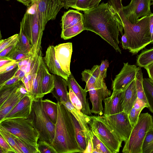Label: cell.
<instances>
[{
  "label": "cell",
  "mask_w": 153,
  "mask_h": 153,
  "mask_svg": "<svg viewBox=\"0 0 153 153\" xmlns=\"http://www.w3.org/2000/svg\"><path fill=\"white\" fill-rule=\"evenodd\" d=\"M0 127L38 148L39 134L34 127L33 120L30 116L27 118H14L3 120L0 122Z\"/></svg>",
  "instance_id": "5b68a950"
},
{
  "label": "cell",
  "mask_w": 153,
  "mask_h": 153,
  "mask_svg": "<svg viewBox=\"0 0 153 153\" xmlns=\"http://www.w3.org/2000/svg\"><path fill=\"white\" fill-rule=\"evenodd\" d=\"M143 79L142 70L139 67L136 73L135 79L137 98L148 105L143 85Z\"/></svg>",
  "instance_id": "1f68e13d"
},
{
  "label": "cell",
  "mask_w": 153,
  "mask_h": 153,
  "mask_svg": "<svg viewBox=\"0 0 153 153\" xmlns=\"http://www.w3.org/2000/svg\"><path fill=\"white\" fill-rule=\"evenodd\" d=\"M18 62L14 61L0 68V74L10 71L18 66Z\"/></svg>",
  "instance_id": "c3c4849f"
},
{
  "label": "cell",
  "mask_w": 153,
  "mask_h": 153,
  "mask_svg": "<svg viewBox=\"0 0 153 153\" xmlns=\"http://www.w3.org/2000/svg\"><path fill=\"white\" fill-rule=\"evenodd\" d=\"M61 2L64 4V7L68 9L69 7L74 9L75 0H61Z\"/></svg>",
  "instance_id": "db71d44e"
},
{
  "label": "cell",
  "mask_w": 153,
  "mask_h": 153,
  "mask_svg": "<svg viewBox=\"0 0 153 153\" xmlns=\"http://www.w3.org/2000/svg\"><path fill=\"white\" fill-rule=\"evenodd\" d=\"M37 11L41 25L44 30L47 22L55 19L64 7L61 0H36Z\"/></svg>",
  "instance_id": "8fae6325"
},
{
  "label": "cell",
  "mask_w": 153,
  "mask_h": 153,
  "mask_svg": "<svg viewBox=\"0 0 153 153\" xmlns=\"http://www.w3.org/2000/svg\"><path fill=\"white\" fill-rule=\"evenodd\" d=\"M26 95H28V92L22 81L17 91L0 106V121L3 120Z\"/></svg>",
  "instance_id": "2e32d148"
},
{
  "label": "cell",
  "mask_w": 153,
  "mask_h": 153,
  "mask_svg": "<svg viewBox=\"0 0 153 153\" xmlns=\"http://www.w3.org/2000/svg\"><path fill=\"white\" fill-rule=\"evenodd\" d=\"M20 27L32 46L30 55H35L41 49L43 31L37 11L36 0H33L20 22Z\"/></svg>",
  "instance_id": "277c9868"
},
{
  "label": "cell",
  "mask_w": 153,
  "mask_h": 153,
  "mask_svg": "<svg viewBox=\"0 0 153 153\" xmlns=\"http://www.w3.org/2000/svg\"><path fill=\"white\" fill-rule=\"evenodd\" d=\"M6 57L19 62L25 59L29 58L30 56L16 46L15 48Z\"/></svg>",
  "instance_id": "74e56055"
},
{
  "label": "cell",
  "mask_w": 153,
  "mask_h": 153,
  "mask_svg": "<svg viewBox=\"0 0 153 153\" xmlns=\"http://www.w3.org/2000/svg\"><path fill=\"white\" fill-rule=\"evenodd\" d=\"M14 61L6 56L0 58V68Z\"/></svg>",
  "instance_id": "680465c9"
},
{
  "label": "cell",
  "mask_w": 153,
  "mask_h": 153,
  "mask_svg": "<svg viewBox=\"0 0 153 153\" xmlns=\"http://www.w3.org/2000/svg\"><path fill=\"white\" fill-rule=\"evenodd\" d=\"M41 74L42 68L41 63L38 69L36 78L33 82L32 90L30 96L33 100L34 99L43 98L44 96L42 93V90Z\"/></svg>",
  "instance_id": "4316f807"
},
{
  "label": "cell",
  "mask_w": 153,
  "mask_h": 153,
  "mask_svg": "<svg viewBox=\"0 0 153 153\" xmlns=\"http://www.w3.org/2000/svg\"><path fill=\"white\" fill-rule=\"evenodd\" d=\"M123 91L113 92L111 96L103 100L104 115H111L123 111L122 107Z\"/></svg>",
  "instance_id": "ac0fdd59"
},
{
  "label": "cell",
  "mask_w": 153,
  "mask_h": 153,
  "mask_svg": "<svg viewBox=\"0 0 153 153\" xmlns=\"http://www.w3.org/2000/svg\"><path fill=\"white\" fill-rule=\"evenodd\" d=\"M62 103L78 120L84 132L87 141L91 140V129L89 125L90 116L76 109L72 103L70 98L66 102Z\"/></svg>",
  "instance_id": "ffe728a7"
},
{
  "label": "cell",
  "mask_w": 153,
  "mask_h": 153,
  "mask_svg": "<svg viewBox=\"0 0 153 153\" xmlns=\"http://www.w3.org/2000/svg\"><path fill=\"white\" fill-rule=\"evenodd\" d=\"M20 31L19 34V40L16 47L30 56L32 46L24 32L22 28L20 27Z\"/></svg>",
  "instance_id": "836d02e7"
},
{
  "label": "cell",
  "mask_w": 153,
  "mask_h": 153,
  "mask_svg": "<svg viewBox=\"0 0 153 153\" xmlns=\"http://www.w3.org/2000/svg\"><path fill=\"white\" fill-rule=\"evenodd\" d=\"M69 94L72 103L76 109L81 111L82 106L80 101L73 91L70 88H69Z\"/></svg>",
  "instance_id": "bcb514c9"
},
{
  "label": "cell",
  "mask_w": 153,
  "mask_h": 153,
  "mask_svg": "<svg viewBox=\"0 0 153 153\" xmlns=\"http://www.w3.org/2000/svg\"><path fill=\"white\" fill-rule=\"evenodd\" d=\"M42 68L41 85L42 94L44 95L51 93L54 87L53 74H51L46 65L43 58L41 62Z\"/></svg>",
  "instance_id": "603a6c76"
},
{
  "label": "cell",
  "mask_w": 153,
  "mask_h": 153,
  "mask_svg": "<svg viewBox=\"0 0 153 153\" xmlns=\"http://www.w3.org/2000/svg\"><path fill=\"white\" fill-rule=\"evenodd\" d=\"M0 153H15V152L8 143L0 134Z\"/></svg>",
  "instance_id": "7bdbcfd3"
},
{
  "label": "cell",
  "mask_w": 153,
  "mask_h": 153,
  "mask_svg": "<svg viewBox=\"0 0 153 153\" xmlns=\"http://www.w3.org/2000/svg\"><path fill=\"white\" fill-rule=\"evenodd\" d=\"M16 45H12L0 52V58L6 56L16 48Z\"/></svg>",
  "instance_id": "f907efd6"
},
{
  "label": "cell",
  "mask_w": 153,
  "mask_h": 153,
  "mask_svg": "<svg viewBox=\"0 0 153 153\" xmlns=\"http://www.w3.org/2000/svg\"><path fill=\"white\" fill-rule=\"evenodd\" d=\"M109 62L107 59L103 60L99 65V75L98 79L100 80H104L106 77L107 71L109 67Z\"/></svg>",
  "instance_id": "ee69618b"
},
{
  "label": "cell",
  "mask_w": 153,
  "mask_h": 153,
  "mask_svg": "<svg viewBox=\"0 0 153 153\" xmlns=\"http://www.w3.org/2000/svg\"><path fill=\"white\" fill-rule=\"evenodd\" d=\"M82 79L86 83L85 86L94 84L97 79L93 75L91 70L85 69L82 73Z\"/></svg>",
  "instance_id": "f35d334b"
},
{
  "label": "cell",
  "mask_w": 153,
  "mask_h": 153,
  "mask_svg": "<svg viewBox=\"0 0 153 153\" xmlns=\"http://www.w3.org/2000/svg\"><path fill=\"white\" fill-rule=\"evenodd\" d=\"M121 42L123 48L125 50H128L129 49V43L126 36L125 33L122 35Z\"/></svg>",
  "instance_id": "6f0895ef"
},
{
  "label": "cell",
  "mask_w": 153,
  "mask_h": 153,
  "mask_svg": "<svg viewBox=\"0 0 153 153\" xmlns=\"http://www.w3.org/2000/svg\"><path fill=\"white\" fill-rule=\"evenodd\" d=\"M20 80V79L19 77L13 76L3 84L0 85V88L13 85L16 84Z\"/></svg>",
  "instance_id": "681fc988"
},
{
  "label": "cell",
  "mask_w": 153,
  "mask_h": 153,
  "mask_svg": "<svg viewBox=\"0 0 153 153\" xmlns=\"http://www.w3.org/2000/svg\"><path fill=\"white\" fill-rule=\"evenodd\" d=\"M151 0H131L128 5L122 7L126 18L132 23H135L140 18L150 15Z\"/></svg>",
  "instance_id": "7c38bea8"
},
{
  "label": "cell",
  "mask_w": 153,
  "mask_h": 153,
  "mask_svg": "<svg viewBox=\"0 0 153 153\" xmlns=\"http://www.w3.org/2000/svg\"><path fill=\"white\" fill-rule=\"evenodd\" d=\"M37 146L39 153H57L51 144L45 141L39 140Z\"/></svg>",
  "instance_id": "ab89813d"
},
{
  "label": "cell",
  "mask_w": 153,
  "mask_h": 153,
  "mask_svg": "<svg viewBox=\"0 0 153 153\" xmlns=\"http://www.w3.org/2000/svg\"><path fill=\"white\" fill-rule=\"evenodd\" d=\"M89 125L111 153L119 152L122 141L109 126L103 116H90Z\"/></svg>",
  "instance_id": "ba28073f"
},
{
  "label": "cell",
  "mask_w": 153,
  "mask_h": 153,
  "mask_svg": "<svg viewBox=\"0 0 153 153\" xmlns=\"http://www.w3.org/2000/svg\"><path fill=\"white\" fill-rule=\"evenodd\" d=\"M19 34H15L9 38L0 41V52L10 45H16L19 40Z\"/></svg>",
  "instance_id": "60d3db41"
},
{
  "label": "cell",
  "mask_w": 153,
  "mask_h": 153,
  "mask_svg": "<svg viewBox=\"0 0 153 153\" xmlns=\"http://www.w3.org/2000/svg\"><path fill=\"white\" fill-rule=\"evenodd\" d=\"M22 81L16 84L0 88V106L18 89Z\"/></svg>",
  "instance_id": "d6a6232c"
},
{
  "label": "cell",
  "mask_w": 153,
  "mask_h": 153,
  "mask_svg": "<svg viewBox=\"0 0 153 153\" xmlns=\"http://www.w3.org/2000/svg\"><path fill=\"white\" fill-rule=\"evenodd\" d=\"M53 75L54 87L51 93L57 102L62 103L66 102L69 98L67 80L60 76L55 74Z\"/></svg>",
  "instance_id": "44dd1931"
},
{
  "label": "cell",
  "mask_w": 153,
  "mask_h": 153,
  "mask_svg": "<svg viewBox=\"0 0 153 153\" xmlns=\"http://www.w3.org/2000/svg\"><path fill=\"white\" fill-rule=\"evenodd\" d=\"M91 129V140L93 146L92 153H111L93 131Z\"/></svg>",
  "instance_id": "f546056e"
},
{
  "label": "cell",
  "mask_w": 153,
  "mask_h": 153,
  "mask_svg": "<svg viewBox=\"0 0 153 153\" xmlns=\"http://www.w3.org/2000/svg\"><path fill=\"white\" fill-rule=\"evenodd\" d=\"M0 134L8 143L15 151V153H23L16 143L12 134L0 127Z\"/></svg>",
  "instance_id": "e575fe53"
},
{
  "label": "cell",
  "mask_w": 153,
  "mask_h": 153,
  "mask_svg": "<svg viewBox=\"0 0 153 153\" xmlns=\"http://www.w3.org/2000/svg\"><path fill=\"white\" fill-rule=\"evenodd\" d=\"M71 114L74 126L77 141L82 153H83L87 147L88 141L84 132L78 120L71 112Z\"/></svg>",
  "instance_id": "d4e9b609"
},
{
  "label": "cell",
  "mask_w": 153,
  "mask_h": 153,
  "mask_svg": "<svg viewBox=\"0 0 153 153\" xmlns=\"http://www.w3.org/2000/svg\"><path fill=\"white\" fill-rule=\"evenodd\" d=\"M144 68L147 71L149 78L153 82V62Z\"/></svg>",
  "instance_id": "9f6ffc18"
},
{
  "label": "cell",
  "mask_w": 153,
  "mask_h": 153,
  "mask_svg": "<svg viewBox=\"0 0 153 153\" xmlns=\"http://www.w3.org/2000/svg\"><path fill=\"white\" fill-rule=\"evenodd\" d=\"M103 116L119 139L126 143L133 128L129 120L128 114L123 111L114 114Z\"/></svg>",
  "instance_id": "9c48e42d"
},
{
  "label": "cell",
  "mask_w": 153,
  "mask_h": 153,
  "mask_svg": "<svg viewBox=\"0 0 153 153\" xmlns=\"http://www.w3.org/2000/svg\"><path fill=\"white\" fill-rule=\"evenodd\" d=\"M142 110L132 107L128 114V117L130 122L133 127L137 123L139 116Z\"/></svg>",
  "instance_id": "b9f144b4"
},
{
  "label": "cell",
  "mask_w": 153,
  "mask_h": 153,
  "mask_svg": "<svg viewBox=\"0 0 153 153\" xmlns=\"http://www.w3.org/2000/svg\"><path fill=\"white\" fill-rule=\"evenodd\" d=\"M153 149V128L147 133L142 146V153H151Z\"/></svg>",
  "instance_id": "d590c367"
},
{
  "label": "cell",
  "mask_w": 153,
  "mask_h": 153,
  "mask_svg": "<svg viewBox=\"0 0 153 153\" xmlns=\"http://www.w3.org/2000/svg\"></svg>",
  "instance_id": "003e7915"
},
{
  "label": "cell",
  "mask_w": 153,
  "mask_h": 153,
  "mask_svg": "<svg viewBox=\"0 0 153 153\" xmlns=\"http://www.w3.org/2000/svg\"><path fill=\"white\" fill-rule=\"evenodd\" d=\"M43 98L33 100L30 116L35 129L39 134V140L51 144L55 134V125L48 117L43 109Z\"/></svg>",
  "instance_id": "8992f818"
},
{
  "label": "cell",
  "mask_w": 153,
  "mask_h": 153,
  "mask_svg": "<svg viewBox=\"0 0 153 153\" xmlns=\"http://www.w3.org/2000/svg\"><path fill=\"white\" fill-rule=\"evenodd\" d=\"M67 82L69 88L73 91L82 104V108L81 111L85 114L91 115L89 103L86 98L87 92L78 84L71 73Z\"/></svg>",
  "instance_id": "e0dca14e"
},
{
  "label": "cell",
  "mask_w": 153,
  "mask_h": 153,
  "mask_svg": "<svg viewBox=\"0 0 153 153\" xmlns=\"http://www.w3.org/2000/svg\"><path fill=\"white\" fill-rule=\"evenodd\" d=\"M13 135L16 143L20 148L23 153H39L38 148L27 143L16 136Z\"/></svg>",
  "instance_id": "8d00e7d4"
},
{
  "label": "cell",
  "mask_w": 153,
  "mask_h": 153,
  "mask_svg": "<svg viewBox=\"0 0 153 153\" xmlns=\"http://www.w3.org/2000/svg\"><path fill=\"white\" fill-rule=\"evenodd\" d=\"M152 4H153V0H152Z\"/></svg>",
  "instance_id": "e7e4bbea"
},
{
  "label": "cell",
  "mask_w": 153,
  "mask_h": 153,
  "mask_svg": "<svg viewBox=\"0 0 153 153\" xmlns=\"http://www.w3.org/2000/svg\"><path fill=\"white\" fill-rule=\"evenodd\" d=\"M84 89L86 92H89L92 106L91 109V113L102 115L103 110L102 101L112 94L111 91L108 89L105 80L97 79L94 84L85 86Z\"/></svg>",
  "instance_id": "30bf717a"
},
{
  "label": "cell",
  "mask_w": 153,
  "mask_h": 153,
  "mask_svg": "<svg viewBox=\"0 0 153 153\" xmlns=\"http://www.w3.org/2000/svg\"><path fill=\"white\" fill-rule=\"evenodd\" d=\"M18 66L13 70L3 74H0V85L12 77L18 69Z\"/></svg>",
  "instance_id": "7dc6e473"
},
{
  "label": "cell",
  "mask_w": 153,
  "mask_h": 153,
  "mask_svg": "<svg viewBox=\"0 0 153 153\" xmlns=\"http://www.w3.org/2000/svg\"><path fill=\"white\" fill-rule=\"evenodd\" d=\"M152 116L148 113H140L133 127L130 137L125 144L123 153H142L143 143L147 132L153 128Z\"/></svg>",
  "instance_id": "52a82bcc"
},
{
  "label": "cell",
  "mask_w": 153,
  "mask_h": 153,
  "mask_svg": "<svg viewBox=\"0 0 153 153\" xmlns=\"http://www.w3.org/2000/svg\"><path fill=\"white\" fill-rule=\"evenodd\" d=\"M143 85L149 110L153 113V82L148 78H143Z\"/></svg>",
  "instance_id": "83f0119b"
},
{
  "label": "cell",
  "mask_w": 153,
  "mask_h": 153,
  "mask_svg": "<svg viewBox=\"0 0 153 153\" xmlns=\"http://www.w3.org/2000/svg\"><path fill=\"white\" fill-rule=\"evenodd\" d=\"M139 67L124 63L123 67L119 73L112 81L113 92L124 91L131 82L135 79L136 73Z\"/></svg>",
  "instance_id": "4fadbf2b"
},
{
  "label": "cell",
  "mask_w": 153,
  "mask_h": 153,
  "mask_svg": "<svg viewBox=\"0 0 153 153\" xmlns=\"http://www.w3.org/2000/svg\"><path fill=\"white\" fill-rule=\"evenodd\" d=\"M32 101L31 97L26 95L0 122L11 118H27L30 114Z\"/></svg>",
  "instance_id": "9a60e30c"
},
{
  "label": "cell",
  "mask_w": 153,
  "mask_h": 153,
  "mask_svg": "<svg viewBox=\"0 0 153 153\" xmlns=\"http://www.w3.org/2000/svg\"><path fill=\"white\" fill-rule=\"evenodd\" d=\"M151 153H153V149L152 150V152H151Z\"/></svg>",
  "instance_id": "be15d7a7"
},
{
  "label": "cell",
  "mask_w": 153,
  "mask_h": 153,
  "mask_svg": "<svg viewBox=\"0 0 153 153\" xmlns=\"http://www.w3.org/2000/svg\"><path fill=\"white\" fill-rule=\"evenodd\" d=\"M153 62V48L143 51L137 58V64L140 68H144Z\"/></svg>",
  "instance_id": "f1b7e54d"
},
{
  "label": "cell",
  "mask_w": 153,
  "mask_h": 153,
  "mask_svg": "<svg viewBox=\"0 0 153 153\" xmlns=\"http://www.w3.org/2000/svg\"><path fill=\"white\" fill-rule=\"evenodd\" d=\"M83 15L84 30L98 34L121 54L118 36L119 32L123 34V29L113 7L108 2H102L84 11Z\"/></svg>",
  "instance_id": "6da1fadb"
},
{
  "label": "cell",
  "mask_w": 153,
  "mask_h": 153,
  "mask_svg": "<svg viewBox=\"0 0 153 153\" xmlns=\"http://www.w3.org/2000/svg\"><path fill=\"white\" fill-rule=\"evenodd\" d=\"M7 0V1H8V0Z\"/></svg>",
  "instance_id": "03108f58"
},
{
  "label": "cell",
  "mask_w": 153,
  "mask_h": 153,
  "mask_svg": "<svg viewBox=\"0 0 153 153\" xmlns=\"http://www.w3.org/2000/svg\"><path fill=\"white\" fill-rule=\"evenodd\" d=\"M84 17L83 14L77 10H69L65 12L62 16L61 23L62 30L84 22Z\"/></svg>",
  "instance_id": "cb8c5ba5"
},
{
  "label": "cell",
  "mask_w": 153,
  "mask_h": 153,
  "mask_svg": "<svg viewBox=\"0 0 153 153\" xmlns=\"http://www.w3.org/2000/svg\"><path fill=\"white\" fill-rule=\"evenodd\" d=\"M101 0H91L90 4V9L99 5Z\"/></svg>",
  "instance_id": "94428289"
},
{
  "label": "cell",
  "mask_w": 153,
  "mask_h": 153,
  "mask_svg": "<svg viewBox=\"0 0 153 153\" xmlns=\"http://www.w3.org/2000/svg\"><path fill=\"white\" fill-rule=\"evenodd\" d=\"M43 107L52 122L55 125L57 119L58 108L57 103L48 99L42 100Z\"/></svg>",
  "instance_id": "484cf974"
},
{
  "label": "cell",
  "mask_w": 153,
  "mask_h": 153,
  "mask_svg": "<svg viewBox=\"0 0 153 153\" xmlns=\"http://www.w3.org/2000/svg\"><path fill=\"white\" fill-rule=\"evenodd\" d=\"M84 30V22H80L75 26L62 30L61 38L66 40L71 38Z\"/></svg>",
  "instance_id": "4dcf8cb0"
},
{
  "label": "cell",
  "mask_w": 153,
  "mask_h": 153,
  "mask_svg": "<svg viewBox=\"0 0 153 153\" xmlns=\"http://www.w3.org/2000/svg\"><path fill=\"white\" fill-rule=\"evenodd\" d=\"M137 98L136 82L134 79L123 91L122 104L123 111L128 114Z\"/></svg>",
  "instance_id": "7402d4cb"
},
{
  "label": "cell",
  "mask_w": 153,
  "mask_h": 153,
  "mask_svg": "<svg viewBox=\"0 0 153 153\" xmlns=\"http://www.w3.org/2000/svg\"><path fill=\"white\" fill-rule=\"evenodd\" d=\"M58 114L51 145L57 153H82L77 143L71 112L57 102Z\"/></svg>",
  "instance_id": "3957f363"
},
{
  "label": "cell",
  "mask_w": 153,
  "mask_h": 153,
  "mask_svg": "<svg viewBox=\"0 0 153 153\" xmlns=\"http://www.w3.org/2000/svg\"><path fill=\"white\" fill-rule=\"evenodd\" d=\"M18 1L22 3L25 6H28L31 3L33 0H17Z\"/></svg>",
  "instance_id": "6125c7cd"
},
{
  "label": "cell",
  "mask_w": 153,
  "mask_h": 153,
  "mask_svg": "<svg viewBox=\"0 0 153 153\" xmlns=\"http://www.w3.org/2000/svg\"><path fill=\"white\" fill-rule=\"evenodd\" d=\"M91 0H75L74 9L83 11L90 9V4Z\"/></svg>",
  "instance_id": "f6af8a7d"
},
{
  "label": "cell",
  "mask_w": 153,
  "mask_h": 153,
  "mask_svg": "<svg viewBox=\"0 0 153 153\" xmlns=\"http://www.w3.org/2000/svg\"><path fill=\"white\" fill-rule=\"evenodd\" d=\"M29 58L23 59L18 62L19 68L22 71H25L26 68L29 60Z\"/></svg>",
  "instance_id": "11a10c76"
},
{
  "label": "cell",
  "mask_w": 153,
  "mask_h": 153,
  "mask_svg": "<svg viewBox=\"0 0 153 153\" xmlns=\"http://www.w3.org/2000/svg\"><path fill=\"white\" fill-rule=\"evenodd\" d=\"M55 46L51 45L47 48L45 57L44 62L49 71L52 74L60 76L66 80L69 76L62 69L55 55Z\"/></svg>",
  "instance_id": "d6986e66"
},
{
  "label": "cell",
  "mask_w": 153,
  "mask_h": 153,
  "mask_svg": "<svg viewBox=\"0 0 153 153\" xmlns=\"http://www.w3.org/2000/svg\"><path fill=\"white\" fill-rule=\"evenodd\" d=\"M122 0H109L108 3L115 10L121 21L127 38L129 51L137 54L150 44L149 35V15L142 17L136 22L132 23L125 17L122 10Z\"/></svg>",
  "instance_id": "7a4b0ae2"
},
{
  "label": "cell",
  "mask_w": 153,
  "mask_h": 153,
  "mask_svg": "<svg viewBox=\"0 0 153 153\" xmlns=\"http://www.w3.org/2000/svg\"><path fill=\"white\" fill-rule=\"evenodd\" d=\"M149 35L151 39L150 44H153V13L149 15Z\"/></svg>",
  "instance_id": "f5cc1de1"
},
{
  "label": "cell",
  "mask_w": 153,
  "mask_h": 153,
  "mask_svg": "<svg viewBox=\"0 0 153 153\" xmlns=\"http://www.w3.org/2000/svg\"><path fill=\"white\" fill-rule=\"evenodd\" d=\"M93 146L91 140L88 141L86 148L83 153H92Z\"/></svg>",
  "instance_id": "91938a15"
},
{
  "label": "cell",
  "mask_w": 153,
  "mask_h": 153,
  "mask_svg": "<svg viewBox=\"0 0 153 153\" xmlns=\"http://www.w3.org/2000/svg\"><path fill=\"white\" fill-rule=\"evenodd\" d=\"M21 81H22L24 84L28 92V95L30 97L32 92V89L30 87L29 81L25 75L22 78Z\"/></svg>",
  "instance_id": "816d5d0a"
},
{
  "label": "cell",
  "mask_w": 153,
  "mask_h": 153,
  "mask_svg": "<svg viewBox=\"0 0 153 153\" xmlns=\"http://www.w3.org/2000/svg\"><path fill=\"white\" fill-rule=\"evenodd\" d=\"M54 48L57 60L62 70L69 76L71 73L70 65L72 52V43L60 44L55 46Z\"/></svg>",
  "instance_id": "5bb4252c"
}]
</instances>
